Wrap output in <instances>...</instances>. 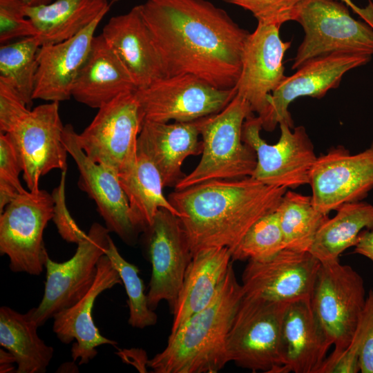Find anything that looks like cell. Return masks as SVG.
Instances as JSON below:
<instances>
[{
  "mask_svg": "<svg viewBox=\"0 0 373 373\" xmlns=\"http://www.w3.org/2000/svg\"><path fill=\"white\" fill-rule=\"evenodd\" d=\"M105 255L118 271L124 285L129 308L128 324L139 329L155 325L157 316L149 306L147 294H144V286L139 276L138 268L121 256L112 238Z\"/></svg>",
  "mask_w": 373,
  "mask_h": 373,
  "instance_id": "34",
  "label": "cell"
},
{
  "mask_svg": "<svg viewBox=\"0 0 373 373\" xmlns=\"http://www.w3.org/2000/svg\"><path fill=\"white\" fill-rule=\"evenodd\" d=\"M309 184L313 204L325 215L345 203L365 198L373 189V142L356 154L338 146L317 157Z\"/></svg>",
  "mask_w": 373,
  "mask_h": 373,
  "instance_id": "13",
  "label": "cell"
},
{
  "mask_svg": "<svg viewBox=\"0 0 373 373\" xmlns=\"http://www.w3.org/2000/svg\"><path fill=\"white\" fill-rule=\"evenodd\" d=\"M252 114L249 102L236 94L222 111L199 119L202 157L196 167L177 182L175 190L213 180L251 176L256 155L243 142L242 131L245 121Z\"/></svg>",
  "mask_w": 373,
  "mask_h": 373,
  "instance_id": "4",
  "label": "cell"
},
{
  "mask_svg": "<svg viewBox=\"0 0 373 373\" xmlns=\"http://www.w3.org/2000/svg\"><path fill=\"white\" fill-rule=\"evenodd\" d=\"M59 102H49L30 111L9 137L21 162L23 179L30 191L39 188L41 177L54 169L67 170V149L62 140L64 126Z\"/></svg>",
  "mask_w": 373,
  "mask_h": 373,
  "instance_id": "15",
  "label": "cell"
},
{
  "mask_svg": "<svg viewBox=\"0 0 373 373\" xmlns=\"http://www.w3.org/2000/svg\"><path fill=\"white\" fill-rule=\"evenodd\" d=\"M23 0H0V42L35 37L37 30L26 15Z\"/></svg>",
  "mask_w": 373,
  "mask_h": 373,
  "instance_id": "37",
  "label": "cell"
},
{
  "mask_svg": "<svg viewBox=\"0 0 373 373\" xmlns=\"http://www.w3.org/2000/svg\"><path fill=\"white\" fill-rule=\"evenodd\" d=\"M358 326L362 332L359 354L360 372L373 373V289L367 294Z\"/></svg>",
  "mask_w": 373,
  "mask_h": 373,
  "instance_id": "41",
  "label": "cell"
},
{
  "mask_svg": "<svg viewBox=\"0 0 373 373\" xmlns=\"http://www.w3.org/2000/svg\"><path fill=\"white\" fill-rule=\"evenodd\" d=\"M108 10V0H55L26 6L25 12L37 30L35 38L41 46L74 37Z\"/></svg>",
  "mask_w": 373,
  "mask_h": 373,
  "instance_id": "27",
  "label": "cell"
},
{
  "mask_svg": "<svg viewBox=\"0 0 373 373\" xmlns=\"http://www.w3.org/2000/svg\"><path fill=\"white\" fill-rule=\"evenodd\" d=\"M244 296L232 263L212 300L169 334L167 345L149 360L155 373H216L230 362L227 338Z\"/></svg>",
  "mask_w": 373,
  "mask_h": 373,
  "instance_id": "3",
  "label": "cell"
},
{
  "mask_svg": "<svg viewBox=\"0 0 373 373\" xmlns=\"http://www.w3.org/2000/svg\"><path fill=\"white\" fill-rule=\"evenodd\" d=\"M330 346L310 299L289 303L280 329V373H318Z\"/></svg>",
  "mask_w": 373,
  "mask_h": 373,
  "instance_id": "23",
  "label": "cell"
},
{
  "mask_svg": "<svg viewBox=\"0 0 373 373\" xmlns=\"http://www.w3.org/2000/svg\"><path fill=\"white\" fill-rule=\"evenodd\" d=\"M362 334L356 329L350 345L343 351L327 356L318 373H356L360 372L359 354Z\"/></svg>",
  "mask_w": 373,
  "mask_h": 373,
  "instance_id": "40",
  "label": "cell"
},
{
  "mask_svg": "<svg viewBox=\"0 0 373 373\" xmlns=\"http://www.w3.org/2000/svg\"><path fill=\"white\" fill-rule=\"evenodd\" d=\"M28 6H35L43 4H47L53 1V0H23Z\"/></svg>",
  "mask_w": 373,
  "mask_h": 373,
  "instance_id": "45",
  "label": "cell"
},
{
  "mask_svg": "<svg viewBox=\"0 0 373 373\" xmlns=\"http://www.w3.org/2000/svg\"><path fill=\"white\" fill-rule=\"evenodd\" d=\"M280 27L258 23L243 48L236 94L247 100L262 122L266 118L268 98L285 77L283 57L290 41L280 37Z\"/></svg>",
  "mask_w": 373,
  "mask_h": 373,
  "instance_id": "18",
  "label": "cell"
},
{
  "mask_svg": "<svg viewBox=\"0 0 373 373\" xmlns=\"http://www.w3.org/2000/svg\"><path fill=\"white\" fill-rule=\"evenodd\" d=\"M137 88L125 66L103 36H95L75 82L72 97L93 108Z\"/></svg>",
  "mask_w": 373,
  "mask_h": 373,
  "instance_id": "25",
  "label": "cell"
},
{
  "mask_svg": "<svg viewBox=\"0 0 373 373\" xmlns=\"http://www.w3.org/2000/svg\"><path fill=\"white\" fill-rule=\"evenodd\" d=\"M287 190L249 176L201 182L175 190L169 200L180 214L192 254L209 247L232 253L254 223L277 210Z\"/></svg>",
  "mask_w": 373,
  "mask_h": 373,
  "instance_id": "2",
  "label": "cell"
},
{
  "mask_svg": "<svg viewBox=\"0 0 373 373\" xmlns=\"http://www.w3.org/2000/svg\"><path fill=\"white\" fill-rule=\"evenodd\" d=\"M118 175L133 222L140 232L151 227L160 209L180 218L178 211L163 193L164 186L157 169L146 155L137 153L135 161Z\"/></svg>",
  "mask_w": 373,
  "mask_h": 373,
  "instance_id": "28",
  "label": "cell"
},
{
  "mask_svg": "<svg viewBox=\"0 0 373 373\" xmlns=\"http://www.w3.org/2000/svg\"><path fill=\"white\" fill-rule=\"evenodd\" d=\"M144 233L152 266L148 304L155 310L164 300L173 312L193 254L179 217L160 209Z\"/></svg>",
  "mask_w": 373,
  "mask_h": 373,
  "instance_id": "14",
  "label": "cell"
},
{
  "mask_svg": "<svg viewBox=\"0 0 373 373\" xmlns=\"http://www.w3.org/2000/svg\"><path fill=\"white\" fill-rule=\"evenodd\" d=\"M142 14L165 77L189 74L220 89L236 87L249 32L207 0H146Z\"/></svg>",
  "mask_w": 373,
  "mask_h": 373,
  "instance_id": "1",
  "label": "cell"
},
{
  "mask_svg": "<svg viewBox=\"0 0 373 373\" xmlns=\"http://www.w3.org/2000/svg\"><path fill=\"white\" fill-rule=\"evenodd\" d=\"M15 363L14 356L8 350H0V372L1 373L11 372L15 370L12 363Z\"/></svg>",
  "mask_w": 373,
  "mask_h": 373,
  "instance_id": "44",
  "label": "cell"
},
{
  "mask_svg": "<svg viewBox=\"0 0 373 373\" xmlns=\"http://www.w3.org/2000/svg\"><path fill=\"white\" fill-rule=\"evenodd\" d=\"M135 92L121 94L102 106L90 124L77 135L79 145L91 160L118 173L137 156L144 117Z\"/></svg>",
  "mask_w": 373,
  "mask_h": 373,
  "instance_id": "10",
  "label": "cell"
},
{
  "mask_svg": "<svg viewBox=\"0 0 373 373\" xmlns=\"http://www.w3.org/2000/svg\"><path fill=\"white\" fill-rule=\"evenodd\" d=\"M109 233L106 227L95 222L69 260L57 262L46 254L44 296L37 307L30 309L38 327L75 304L89 290L96 277L97 263L108 247Z\"/></svg>",
  "mask_w": 373,
  "mask_h": 373,
  "instance_id": "11",
  "label": "cell"
},
{
  "mask_svg": "<svg viewBox=\"0 0 373 373\" xmlns=\"http://www.w3.org/2000/svg\"><path fill=\"white\" fill-rule=\"evenodd\" d=\"M345 3L363 21L373 28V2L368 0L367 5L364 8L357 6L352 0H336Z\"/></svg>",
  "mask_w": 373,
  "mask_h": 373,
  "instance_id": "43",
  "label": "cell"
},
{
  "mask_svg": "<svg viewBox=\"0 0 373 373\" xmlns=\"http://www.w3.org/2000/svg\"><path fill=\"white\" fill-rule=\"evenodd\" d=\"M289 303L244 294L227 338L230 362L254 372L280 373V329Z\"/></svg>",
  "mask_w": 373,
  "mask_h": 373,
  "instance_id": "6",
  "label": "cell"
},
{
  "mask_svg": "<svg viewBox=\"0 0 373 373\" xmlns=\"http://www.w3.org/2000/svg\"><path fill=\"white\" fill-rule=\"evenodd\" d=\"M39 48L35 37L1 44L0 48V78L17 90L28 107L33 100Z\"/></svg>",
  "mask_w": 373,
  "mask_h": 373,
  "instance_id": "32",
  "label": "cell"
},
{
  "mask_svg": "<svg viewBox=\"0 0 373 373\" xmlns=\"http://www.w3.org/2000/svg\"><path fill=\"white\" fill-rule=\"evenodd\" d=\"M66 171H61L59 183L51 193L54 200L52 220L57 227L58 233L64 240L77 245L86 237L87 233L78 227L66 206L65 191Z\"/></svg>",
  "mask_w": 373,
  "mask_h": 373,
  "instance_id": "38",
  "label": "cell"
},
{
  "mask_svg": "<svg viewBox=\"0 0 373 373\" xmlns=\"http://www.w3.org/2000/svg\"><path fill=\"white\" fill-rule=\"evenodd\" d=\"M135 95L144 120L167 123L195 121L222 111L236 88L220 89L199 77L182 74L162 77Z\"/></svg>",
  "mask_w": 373,
  "mask_h": 373,
  "instance_id": "12",
  "label": "cell"
},
{
  "mask_svg": "<svg viewBox=\"0 0 373 373\" xmlns=\"http://www.w3.org/2000/svg\"><path fill=\"white\" fill-rule=\"evenodd\" d=\"M280 135L274 144H269L260 135L262 124L253 114L243 124L242 138L256 155V166L251 175L269 186L287 189L307 184L317 156L314 146L303 126L294 127L279 124Z\"/></svg>",
  "mask_w": 373,
  "mask_h": 373,
  "instance_id": "8",
  "label": "cell"
},
{
  "mask_svg": "<svg viewBox=\"0 0 373 373\" xmlns=\"http://www.w3.org/2000/svg\"><path fill=\"white\" fill-rule=\"evenodd\" d=\"M336 211L321 226L309 251L321 263L338 260L343 251L355 246L363 230L373 229V204L347 202Z\"/></svg>",
  "mask_w": 373,
  "mask_h": 373,
  "instance_id": "30",
  "label": "cell"
},
{
  "mask_svg": "<svg viewBox=\"0 0 373 373\" xmlns=\"http://www.w3.org/2000/svg\"><path fill=\"white\" fill-rule=\"evenodd\" d=\"M122 284L119 274L106 255L99 259L95 281L86 294L75 304L55 315L52 329L64 344L74 340L71 356L75 362L87 364L97 354L102 345L116 347L118 343L102 336L94 323L92 310L97 296L104 291Z\"/></svg>",
  "mask_w": 373,
  "mask_h": 373,
  "instance_id": "20",
  "label": "cell"
},
{
  "mask_svg": "<svg viewBox=\"0 0 373 373\" xmlns=\"http://www.w3.org/2000/svg\"><path fill=\"white\" fill-rule=\"evenodd\" d=\"M353 253L363 256L373 262V229H364L359 233Z\"/></svg>",
  "mask_w": 373,
  "mask_h": 373,
  "instance_id": "42",
  "label": "cell"
},
{
  "mask_svg": "<svg viewBox=\"0 0 373 373\" xmlns=\"http://www.w3.org/2000/svg\"><path fill=\"white\" fill-rule=\"evenodd\" d=\"M295 21L305 33L291 69L315 57L336 52L373 55V28L354 19L348 7L336 0H303Z\"/></svg>",
  "mask_w": 373,
  "mask_h": 373,
  "instance_id": "5",
  "label": "cell"
},
{
  "mask_svg": "<svg viewBox=\"0 0 373 373\" xmlns=\"http://www.w3.org/2000/svg\"><path fill=\"white\" fill-rule=\"evenodd\" d=\"M249 11L258 23L280 28L285 22L294 21L303 0H222Z\"/></svg>",
  "mask_w": 373,
  "mask_h": 373,
  "instance_id": "36",
  "label": "cell"
},
{
  "mask_svg": "<svg viewBox=\"0 0 373 373\" xmlns=\"http://www.w3.org/2000/svg\"><path fill=\"white\" fill-rule=\"evenodd\" d=\"M54 200L48 191H26L11 201L0 215V254L13 272L39 275L48 254L44 231L53 216Z\"/></svg>",
  "mask_w": 373,
  "mask_h": 373,
  "instance_id": "9",
  "label": "cell"
},
{
  "mask_svg": "<svg viewBox=\"0 0 373 373\" xmlns=\"http://www.w3.org/2000/svg\"><path fill=\"white\" fill-rule=\"evenodd\" d=\"M285 248L309 251L315 236L329 218L313 204L312 196L287 190L276 210Z\"/></svg>",
  "mask_w": 373,
  "mask_h": 373,
  "instance_id": "31",
  "label": "cell"
},
{
  "mask_svg": "<svg viewBox=\"0 0 373 373\" xmlns=\"http://www.w3.org/2000/svg\"><path fill=\"white\" fill-rule=\"evenodd\" d=\"M198 119L169 124L144 120L137 138V153L146 155L157 169L164 187L172 186L184 175V160L202 153Z\"/></svg>",
  "mask_w": 373,
  "mask_h": 373,
  "instance_id": "24",
  "label": "cell"
},
{
  "mask_svg": "<svg viewBox=\"0 0 373 373\" xmlns=\"http://www.w3.org/2000/svg\"><path fill=\"white\" fill-rule=\"evenodd\" d=\"M365 283L351 266L338 260L321 263L311 296L313 310L333 353L351 343L365 301Z\"/></svg>",
  "mask_w": 373,
  "mask_h": 373,
  "instance_id": "7",
  "label": "cell"
},
{
  "mask_svg": "<svg viewBox=\"0 0 373 373\" xmlns=\"http://www.w3.org/2000/svg\"><path fill=\"white\" fill-rule=\"evenodd\" d=\"M108 11L61 42L40 46L33 99L60 102L69 99L78 74L90 50L96 28Z\"/></svg>",
  "mask_w": 373,
  "mask_h": 373,
  "instance_id": "22",
  "label": "cell"
},
{
  "mask_svg": "<svg viewBox=\"0 0 373 373\" xmlns=\"http://www.w3.org/2000/svg\"><path fill=\"white\" fill-rule=\"evenodd\" d=\"M102 35L129 73L137 90L165 77L160 55L140 5L112 17Z\"/></svg>",
  "mask_w": 373,
  "mask_h": 373,
  "instance_id": "21",
  "label": "cell"
},
{
  "mask_svg": "<svg viewBox=\"0 0 373 373\" xmlns=\"http://www.w3.org/2000/svg\"><path fill=\"white\" fill-rule=\"evenodd\" d=\"M372 57L336 52L312 59L295 73L285 76L268 98L269 109L262 128L272 131L277 124L287 123L294 128L289 106L297 98H322L329 90L337 88L350 70L368 63Z\"/></svg>",
  "mask_w": 373,
  "mask_h": 373,
  "instance_id": "16",
  "label": "cell"
},
{
  "mask_svg": "<svg viewBox=\"0 0 373 373\" xmlns=\"http://www.w3.org/2000/svg\"><path fill=\"white\" fill-rule=\"evenodd\" d=\"M231 263L227 247L205 248L193 254L172 312L170 334L212 300Z\"/></svg>",
  "mask_w": 373,
  "mask_h": 373,
  "instance_id": "26",
  "label": "cell"
},
{
  "mask_svg": "<svg viewBox=\"0 0 373 373\" xmlns=\"http://www.w3.org/2000/svg\"><path fill=\"white\" fill-rule=\"evenodd\" d=\"M23 171L16 151L6 133H0V213L11 201L27 191L19 174Z\"/></svg>",
  "mask_w": 373,
  "mask_h": 373,
  "instance_id": "35",
  "label": "cell"
},
{
  "mask_svg": "<svg viewBox=\"0 0 373 373\" xmlns=\"http://www.w3.org/2000/svg\"><path fill=\"white\" fill-rule=\"evenodd\" d=\"M77 135L70 124L64 126L62 140L77 164L79 188L95 201L107 229L116 233L125 243L134 245L140 231L133 222L118 172L91 160L79 145Z\"/></svg>",
  "mask_w": 373,
  "mask_h": 373,
  "instance_id": "19",
  "label": "cell"
},
{
  "mask_svg": "<svg viewBox=\"0 0 373 373\" xmlns=\"http://www.w3.org/2000/svg\"><path fill=\"white\" fill-rule=\"evenodd\" d=\"M31 110L17 90L7 81L0 78V131H13Z\"/></svg>",
  "mask_w": 373,
  "mask_h": 373,
  "instance_id": "39",
  "label": "cell"
},
{
  "mask_svg": "<svg viewBox=\"0 0 373 373\" xmlns=\"http://www.w3.org/2000/svg\"><path fill=\"white\" fill-rule=\"evenodd\" d=\"M321 265L309 251L288 248L265 261H248L242 275L244 294L287 303L311 299Z\"/></svg>",
  "mask_w": 373,
  "mask_h": 373,
  "instance_id": "17",
  "label": "cell"
},
{
  "mask_svg": "<svg viewBox=\"0 0 373 373\" xmlns=\"http://www.w3.org/2000/svg\"><path fill=\"white\" fill-rule=\"evenodd\" d=\"M285 248L277 211L254 223L231 253L232 260L262 262Z\"/></svg>",
  "mask_w": 373,
  "mask_h": 373,
  "instance_id": "33",
  "label": "cell"
},
{
  "mask_svg": "<svg viewBox=\"0 0 373 373\" xmlns=\"http://www.w3.org/2000/svg\"><path fill=\"white\" fill-rule=\"evenodd\" d=\"M30 310L21 314L8 306L0 308V345L14 356L17 373H44L54 354L37 334Z\"/></svg>",
  "mask_w": 373,
  "mask_h": 373,
  "instance_id": "29",
  "label": "cell"
}]
</instances>
